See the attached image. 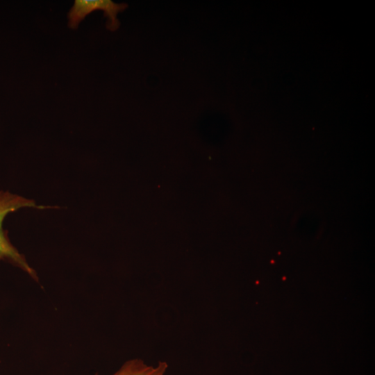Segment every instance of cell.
Masks as SVG:
<instances>
[{
	"label": "cell",
	"mask_w": 375,
	"mask_h": 375,
	"mask_svg": "<svg viewBox=\"0 0 375 375\" xmlns=\"http://www.w3.org/2000/svg\"><path fill=\"white\" fill-rule=\"evenodd\" d=\"M22 208L44 209L52 208V206H38L32 199H28L8 191L0 190V260L10 262L35 278V272L29 266L24 256L11 244L7 231L3 228V222L6 216Z\"/></svg>",
	"instance_id": "cell-1"
},
{
	"label": "cell",
	"mask_w": 375,
	"mask_h": 375,
	"mask_svg": "<svg viewBox=\"0 0 375 375\" xmlns=\"http://www.w3.org/2000/svg\"><path fill=\"white\" fill-rule=\"evenodd\" d=\"M127 6L125 3H118L111 0H75L67 15L68 26L76 29L86 16L94 10H101L107 17L106 28L110 31H115L120 25L117 15Z\"/></svg>",
	"instance_id": "cell-2"
},
{
	"label": "cell",
	"mask_w": 375,
	"mask_h": 375,
	"mask_svg": "<svg viewBox=\"0 0 375 375\" xmlns=\"http://www.w3.org/2000/svg\"><path fill=\"white\" fill-rule=\"evenodd\" d=\"M167 368L166 361H158L153 366L146 364L142 359L133 358L126 361L112 375H165Z\"/></svg>",
	"instance_id": "cell-3"
}]
</instances>
